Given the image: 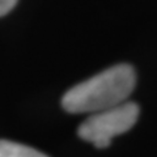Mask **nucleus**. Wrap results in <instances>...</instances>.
<instances>
[{
    "instance_id": "nucleus-1",
    "label": "nucleus",
    "mask_w": 157,
    "mask_h": 157,
    "mask_svg": "<svg viewBox=\"0 0 157 157\" xmlns=\"http://www.w3.org/2000/svg\"><path fill=\"white\" fill-rule=\"evenodd\" d=\"M136 84L135 70L117 64L72 86L62 98L63 109L72 114L96 113L124 102Z\"/></svg>"
},
{
    "instance_id": "nucleus-2",
    "label": "nucleus",
    "mask_w": 157,
    "mask_h": 157,
    "mask_svg": "<svg viewBox=\"0 0 157 157\" xmlns=\"http://www.w3.org/2000/svg\"><path fill=\"white\" fill-rule=\"evenodd\" d=\"M139 106L135 102L124 101L109 109L92 113V115L78 126L77 134L96 148H107L113 137L132 128L139 118Z\"/></svg>"
},
{
    "instance_id": "nucleus-3",
    "label": "nucleus",
    "mask_w": 157,
    "mask_h": 157,
    "mask_svg": "<svg viewBox=\"0 0 157 157\" xmlns=\"http://www.w3.org/2000/svg\"><path fill=\"white\" fill-rule=\"evenodd\" d=\"M0 157H48L32 147L14 143L9 140H0Z\"/></svg>"
},
{
    "instance_id": "nucleus-4",
    "label": "nucleus",
    "mask_w": 157,
    "mask_h": 157,
    "mask_svg": "<svg viewBox=\"0 0 157 157\" xmlns=\"http://www.w3.org/2000/svg\"><path fill=\"white\" fill-rule=\"evenodd\" d=\"M18 0H0V17L6 16L14 8Z\"/></svg>"
}]
</instances>
